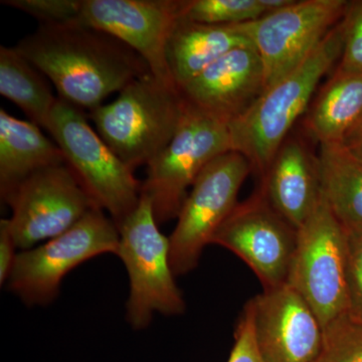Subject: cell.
Masks as SVG:
<instances>
[{"label":"cell","mask_w":362,"mask_h":362,"mask_svg":"<svg viewBox=\"0 0 362 362\" xmlns=\"http://www.w3.org/2000/svg\"><path fill=\"white\" fill-rule=\"evenodd\" d=\"M16 47L51 81L59 99L90 112L150 71L128 45L80 21L40 25Z\"/></svg>","instance_id":"6da1fadb"},{"label":"cell","mask_w":362,"mask_h":362,"mask_svg":"<svg viewBox=\"0 0 362 362\" xmlns=\"http://www.w3.org/2000/svg\"><path fill=\"white\" fill-rule=\"evenodd\" d=\"M343 18L297 69L267 89L242 115L228 123L233 151L263 176L290 130L308 110L323 76L341 58Z\"/></svg>","instance_id":"7a4b0ae2"},{"label":"cell","mask_w":362,"mask_h":362,"mask_svg":"<svg viewBox=\"0 0 362 362\" xmlns=\"http://www.w3.org/2000/svg\"><path fill=\"white\" fill-rule=\"evenodd\" d=\"M185 107L177 87L149 71L126 86L113 102L90 111V117L98 134L135 171L168 146Z\"/></svg>","instance_id":"3957f363"},{"label":"cell","mask_w":362,"mask_h":362,"mask_svg":"<svg viewBox=\"0 0 362 362\" xmlns=\"http://www.w3.org/2000/svg\"><path fill=\"white\" fill-rule=\"evenodd\" d=\"M47 131L90 201L119 228L141 199L142 182L134 170L93 130L80 109L63 100L58 99Z\"/></svg>","instance_id":"277c9868"},{"label":"cell","mask_w":362,"mask_h":362,"mask_svg":"<svg viewBox=\"0 0 362 362\" xmlns=\"http://www.w3.org/2000/svg\"><path fill=\"white\" fill-rule=\"evenodd\" d=\"M149 199L141 195L135 211L119 226L117 256L129 275L126 317L131 327H148L154 313L180 315L185 302L170 264L169 238L160 232Z\"/></svg>","instance_id":"5b68a950"},{"label":"cell","mask_w":362,"mask_h":362,"mask_svg":"<svg viewBox=\"0 0 362 362\" xmlns=\"http://www.w3.org/2000/svg\"><path fill=\"white\" fill-rule=\"evenodd\" d=\"M230 151L228 123L187 103L175 136L147 164L141 185V195L151 202L158 225L177 218L188 187L207 164Z\"/></svg>","instance_id":"8992f818"},{"label":"cell","mask_w":362,"mask_h":362,"mask_svg":"<svg viewBox=\"0 0 362 362\" xmlns=\"http://www.w3.org/2000/svg\"><path fill=\"white\" fill-rule=\"evenodd\" d=\"M119 243L116 223L93 207L65 233L18 254L7 287L28 306L51 303L71 271L95 257L117 256Z\"/></svg>","instance_id":"52a82bcc"},{"label":"cell","mask_w":362,"mask_h":362,"mask_svg":"<svg viewBox=\"0 0 362 362\" xmlns=\"http://www.w3.org/2000/svg\"><path fill=\"white\" fill-rule=\"evenodd\" d=\"M347 252L349 235L321 194L314 211L298 228L287 284L311 307L323 329L349 313Z\"/></svg>","instance_id":"ba28073f"},{"label":"cell","mask_w":362,"mask_h":362,"mask_svg":"<svg viewBox=\"0 0 362 362\" xmlns=\"http://www.w3.org/2000/svg\"><path fill=\"white\" fill-rule=\"evenodd\" d=\"M252 171L249 160L230 151L214 158L199 173L169 237L170 264L175 276L194 270L204 247L235 207L245 180Z\"/></svg>","instance_id":"9c48e42d"},{"label":"cell","mask_w":362,"mask_h":362,"mask_svg":"<svg viewBox=\"0 0 362 362\" xmlns=\"http://www.w3.org/2000/svg\"><path fill=\"white\" fill-rule=\"evenodd\" d=\"M349 4L344 0H296L281 11L235 25L249 37L261 57L265 70V90L310 56L342 20Z\"/></svg>","instance_id":"30bf717a"},{"label":"cell","mask_w":362,"mask_h":362,"mask_svg":"<svg viewBox=\"0 0 362 362\" xmlns=\"http://www.w3.org/2000/svg\"><path fill=\"white\" fill-rule=\"evenodd\" d=\"M2 201L11 206L9 226L23 251L65 233L95 207L66 164L33 173Z\"/></svg>","instance_id":"8fae6325"},{"label":"cell","mask_w":362,"mask_h":362,"mask_svg":"<svg viewBox=\"0 0 362 362\" xmlns=\"http://www.w3.org/2000/svg\"><path fill=\"white\" fill-rule=\"evenodd\" d=\"M297 237L298 228L259 189L237 204L211 244L226 247L242 259L267 290L287 284Z\"/></svg>","instance_id":"7c38bea8"},{"label":"cell","mask_w":362,"mask_h":362,"mask_svg":"<svg viewBox=\"0 0 362 362\" xmlns=\"http://www.w3.org/2000/svg\"><path fill=\"white\" fill-rule=\"evenodd\" d=\"M185 6V0H84L80 21L128 45L156 78L177 87L169 71L168 45Z\"/></svg>","instance_id":"4fadbf2b"},{"label":"cell","mask_w":362,"mask_h":362,"mask_svg":"<svg viewBox=\"0 0 362 362\" xmlns=\"http://www.w3.org/2000/svg\"><path fill=\"white\" fill-rule=\"evenodd\" d=\"M255 339L264 362H314L323 327L301 295L289 284L264 290L247 303Z\"/></svg>","instance_id":"5bb4252c"},{"label":"cell","mask_w":362,"mask_h":362,"mask_svg":"<svg viewBox=\"0 0 362 362\" xmlns=\"http://www.w3.org/2000/svg\"><path fill=\"white\" fill-rule=\"evenodd\" d=\"M265 70L255 45L218 59L180 88L190 106L226 123L252 106L265 90Z\"/></svg>","instance_id":"9a60e30c"},{"label":"cell","mask_w":362,"mask_h":362,"mask_svg":"<svg viewBox=\"0 0 362 362\" xmlns=\"http://www.w3.org/2000/svg\"><path fill=\"white\" fill-rule=\"evenodd\" d=\"M259 189L271 206L299 228L315 209L321 195L318 159L303 142L286 139L264 175Z\"/></svg>","instance_id":"2e32d148"},{"label":"cell","mask_w":362,"mask_h":362,"mask_svg":"<svg viewBox=\"0 0 362 362\" xmlns=\"http://www.w3.org/2000/svg\"><path fill=\"white\" fill-rule=\"evenodd\" d=\"M254 45L235 25H204L180 18L169 37V71L178 89L225 54Z\"/></svg>","instance_id":"e0dca14e"},{"label":"cell","mask_w":362,"mask_h":362,"mask_svg":"<svg viewBox=\"0 0 362 362\" xmlns=\"http://www.w3.org/2000/svg\"><path fill=\"white\" fill-rule=\"evenodd\" d=\"M66 164L63 151L39 126L0 110V194H7L42 169Z\"/></svg>","instance_id":"ac0fdd59"},{"label":"cell","mask_w":362,"mask_h":362,"mask_svg":"<svg viewBox=\"0 0 362 362\" xmlns=\"http://www.w3.org/2000/svg\"><path fill=\"white\" fill-rule=\"evenodd\" d=\"M321 194L349 237L362 235V163L340 143H322Z\"/></svg>","instance_id":"d6986e66"},{"label":"cell","mask_w":362,"mask_h":362,"mask_svg":"<svg viewBox=\"0 0 362 362\" xmlns=\"http://www.w3.org/2000/svg\"><path fill=\"white\" fill-rule=\"evenodd\" d=\"M308 110L304 125L310 137L319 144L340 143L362 117V73L334 71Z\"/></svg>","instance_id":"ffe728a7"},{"label":"cell","mask_w":362,"mask_h":362,"mask_svg":"<svg viewBox=\"0 0 362 362\" xmlns=\"http://www.w3.org/2000/svg\"><path fill=\"white\" fill-rule=\"evenodd\" d=\"M0 94L47 130L58 99L42 74L16 47H0Z\"/></svg>","instance_id":"44dd1931"},{"label":"cell","mask_w":362,"mask_h":362,"mask_svg":"<svg viewBox=\"0 0 362 362\" xmlns=\"http://www.w3.org/2000/svg\"><path fill=\"white\" fill-rule=\"evenodd\" d=\"M265 14L259 0H185L182 18L204 25H240Z\"/></svg>","instance_id":"7402d4cb"},{"label":"cell","mask_w":362,"mask_h":362,"mask_svg":"<svg viewBox=\"0 0 362 362\" xmlns=\"http://www.w3.org/2000/svg\"><path fill=\"white\" fill-rule=\"evenodd\" d=\"M314 362H362V320L346 313L324 327Z\"/></svg>","instance_id":"603a6c76"},{"label":"cell","mask_w":362,"mask_h":362,"mask_svg":"<svg viewBox=\"0 0 362 362\" xmlns=\"http://www.w3.org/2000/svg\"><path fill=\"white\" fill-rule=\"evenodd\" d=\"M83 1L84 0H2L1 4L33 16L40 21V25H56L80 21Z\"/></svg>","instance_id":"cb8c5ba5"},{"label":"cell","mask_w":362,"mask_h":362,"mask_svg":"<svg viewBox=\"0 0 362 362\" xmlns=\"http://www.w3.org/2000/svg\"><path fill=\"white\" fill-rule=\"evenodd\" d=\"M344 45L337 70L343 74L362 73V1L349 2L343 16Z\"/></svg>","instance_id":"d4e9b609"},{"label":"cell","mask_w":362,"mask_h":362,"mask_svg":"<svg viewBox=\"0 0 362 362\" xmlns=\"http://www.w3.org/2000/svg\"><path fill=\"white\" fill-rule=\"evenodd\" d=\"M346 278L349 314L362 320V235L349 237Z\"/></svg>","instance_id":"484cf974"},{"label":"cell","mask_w":362,"mask_h":362,"mask_svg":"<svg viewBox=\"0 0 362 362\" xmlns=\"http://www.w3.org/2000/svg\"><path fill=\"white\" fill-rule=\"evenodd\" d=\"M235 337V345L228 362H264L255 339L252 310L249 304L240 317Z\"/></svg>","instance_id":"4316f807"},{"label":"cell","mask_w":362,"mask_h":362,"mask_svg":"<svg viewBox=\"0 0 362 362\" xmlns=\"http://www.w3.org/2000/svg\"><path fill=\"white\" fill-rule=\"evenodd\" d=\"M16 240L11 230L8 220L0 221V284L8 281L18 254Z\"/></svg>","instance_id":"83f0119b"},{"label":"cell","mask_w":362,"mask_h":362,"mask_svg":"<svg viewBox=\"0 0 362 362\" xmlns=\"http://www.w3.org/2000/svg\"><path fill=\"white\" fill-rule=\"evenodd\" d=\"M340 144L362 163V117L345 133Z\"/></svg>","instance_id":"f1b7e54d"},{"label":"cell","mask_w":362,"mask_h":362,"mask_svg":"<svg viewBox=\"0 0 362 362\" xmlns=\"http://www.w3.org/2000/svg\"><path fill=\"white\" fill-rule=\"evenodd\" d=\"M259 1L265 8L266 14H268L291 6L296 0H259Z\"/></svg>","instance_id":"f546056e"}]
</instances>
